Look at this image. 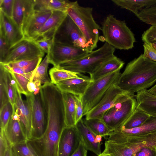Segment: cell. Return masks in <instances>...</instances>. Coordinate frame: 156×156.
Instances as JSON below:
<instances>
[{
	"mask_svg": "<svg viewBox=\"0 0 156 156\" xmlns=\"http://www.w3.org/2000/svg\"><path fill=\"white\" fill-rule=\"evenodd\" d=\"M156 83V62L142 54L127 64L116 84L123 91L135 95Z\"/></svg>",
	"mask_w": 156,
	"mask_h": 156,
	"instance_id": "6da1fadb",
	"label": "cell"
},
{
	"mask_svg": "<svg viewBox=\"0 0 156 156\" xmlns=\"http://www.w3.org/2000/svg\"><path fill=\"white\" fill-rule=\"evenodd\" d=\"M101 29L106 42L115 49L128 50L134 47V35L125 21L109 15L103 22Z\"/></svg>",
	"mask_w": 156,
	"mask_h": 156,
	"instance_id": "7a4b0ae2",
	"label": "cell"
},
{
	"mask_svg": "<svg viewBox=\"0 0 156 156\" xmlns=\"http://www.w3.org/2000/svg\"><path fill=\"white\" fill-rule=\"evenodd\" d=\"M115 49L105 42L100 48L84 56L62 63L57 67L74 73H87L90 75L105 62L115 55Z\"/></svg>",
	"mask_w": 156,
	"mask_h": 156,
	"instance_id": "3957f363",
	"label": "cell"
},
{
	"mask_svg": "<svg viewBox=\"0 0 156 156\" xmlns=\"http://www.w3.org/2000/svg\"><path fill=\"white\" fill-rule=\"evenodd\" d=\"M92 11V8L81 6L76 1L74 2L67 12L83 34L90 52L97 47L99 31L102 30L95 21Z\"/></svg>",
	"mask_w": 156,
	"mask_h": 156,
	"instance_id": "277c9868",
	"label": "cell"
},
{
	"mask_svg": "<svg viewBox=\"0 0 156 156\" xmlns=\"http://www.w3.org/2000/svg\"><path fill=\"white\" fill-rule=\"evenodd\" d=\"M136 108L135 95L126 92L101 119L112 131L121 128Z\"/></svg>",
	"mask_w": 156,
	"mask_h": 156,
	"instance_id": "5b68a950",
	"label": "cell"
},
{
	"mask_svg": "<svg viewBox=\"0 0 156 156\" xmlns=\"http://www.w3.org/2000/svg\"><path fill=\"white\" fill-rule=\"evenodd\" d=\"M121 73L120 70H118L92 81L90 84L81 96L83 116L98 104L111 86L117 84Z\"/></svg>",
	"mask_w": 156,
	"mask_h": 156,
	"instance_id": "8992f818",
	"label": "cell"
},
{
	"mask_svg": "<svg viewBox=\"0 0 156 156\" xmlns=\"http://www.w3.org/2000/svg\"><path fill=\"white\" fill-rule=\"evenodd\" d=\"M53 40L55 42L90 52L83 34L68 14L55 34Z\"/></svg>",
	"mask_w": 156,
	"mask_h": 156,
	"instance_id": "52a82bcc",
	"label": "cell"
},
{
	"mask_svg": "<svg viewBox=\"0 0 156 156\" xmlns=\"http://www.w3.org/2000/svg\"><path fill=\"white\" fill-rule=\"evenodd\" d=\"M44 53L34 41L24 38L9 48L2 63L42 58Z\"/></svg>",
	"mask_w": 156,
	"mask_h": 156,
	"instance_id": "ba28073f",
	"label": "cell"
},
{
	"mask_svg": "<svg viewBox=\"0 0 156 156\" xmlns=\"http://www.w3.org/2000/svg\"><path fill=\"white\" fill-rule=\"evenodd\" d=\"M31 96L32 130L29 139H34L41 137L45 132L47 126V119L41 91L37 94L32 93Z\"/></svg>",
	"mask_w": 156,
	"mask_h": 156,
	"instance_id": "9c48e42d",
	"label": "cell"
},
{
	"mask_svg": "<svg viewBox=\"0 0 156 156\" xmlns=\"http://www.w3.org/2000/svg\"><path fill=\"white\" fill-rule=\"evenodd\" d=\"M156 132V116H151L142 125L131 129L121 128L112 131L109 134L107 140L121 144L130 137L144 135Z\"/></svg>",
	"mask_w": 156,
	"mask_h": 156,
	"instance_id": "30bf717a",
	"label": "cell"
},
{
	"mask_svg": "<svg viewBox=\"0 0 156 156\" xmlns=\"http://www.w3.org/2000/svg\"><path fill=\"white\" fill-rule=\"evenodd\" d=\"M89 53L80 48L53 42L47 55L49 63L57 67L62 63L78 59Z\"/></svg>",
	"mask_w": 156,
	"mask_h": 156,
	"instance_id": "8fae6325",
	"label": "cell"
},
{
	"mask_svg": "<svg viewBox=\"0 0 156 156\" xmlns=\"http://www.w3.org/2000/svg\"><path fill=\"white\" fill-rule=\"evenodd\" d=\"M31 94L26 96V99L23 100L21 94L17 89L13 106L14 111L19 117L20 123L27 140L30 138L32 130Z\"/></svg>",
	"mask_w": 156,
	"mask_h": 156,
	"instance_id": "7c38bea8",
	"label": "cell"
},
{
	"mask_svg": "<svg viewBox=\"0 0 156 156\" xmlns=\"http://www.w3.org/2000/svg\"><path fill=\"white\" fill-rule=\"evenodd\" d=\"M116 84L111 86L98 104L85 115V119H101L105 113L116 103L125 93Z\"/></svg>",
	"mask_w": 156,
	"mask_h": 156,
	"instance_id": "4fadbf2b",
	"label": "cell"
},
{
	"mask_svg": "<svg viewBox=\"0 0 156 156\" xmlns=\"http://www.w3.org/2000/svg\"><path fill=\"white\" fill-rule=\"evenodd\" d=\"M81 139L75 125L66 127L59 140L58 156H71L79 147Z\"/></svg>",
	"mask_w": 156,
	"mask_h": 156,
	"instance_id": "5bb4252c",
	"label": "cell"
},
{
	"mask_svg": "<svg viewBox=\"0 0 156 156\" xmlns=\"http://www.w3.org/2000/svg\"><path fill=\"white\" fill-rule=\"evenodd\" d=\"M0 34L10 48L23 39V32L12 18L0 10Z\"/></svg>",
	"mask_w": 156,
	"mask_h": 156,
	"instance_id": "9a60e30c",
	"label": "cell"
},
{
	"mask_svg": "<svg viewBox=\"0 0 156 156\" xmlns=\"http://www.w3.org/2000/svg\"><path fill=\"white\" fill-rule=\"evenodd\" d=\"M52 13L51 11L34 10L22 29L24 38L34 41L37 39L40 30Z\"/></svg>",
	"mask_w": 156,
	"mask_h": 156,
	"instance_id": "2e32d148",
	"label": "cell"
},
{
	"mask_svg": "<svg viewBox=\"0 0 156 156\" xmlns=\"http://www.w3.org/2000/svg\"><path fill=\"white\" fill-rule=\"evenodd\" d=\"M92 82L90 78L82 74L79 77L63 80L55 85L62 92H68L76 96H82Z\"/></svg>",
	"mask_w": 156,
	"mask_h": 156,
	"instance_id": "e0dca14e",
	"label": "cell"
},
{
	"mask_svg": "<svg viewBox=\"0 0 156 156\" xmlns=\"http://www.w3.org/2000/svg\"><path fill=\"white\" fill-rule=\"evenodd\" d=\"M127 156H133L135 152L147 146L156 145V132L127 138L124 141Z\"/></svg>",
	"mask_w": 156,
	"mask_h": 156,
	"instance_id": "ac0fdd59",
	"label": "cell"
},
{
	"mask_svg": "<svg viewBox=\"0 0 156 156\" xmlns=\"http://www.w3.org/2000/svg\"><path fill=\"white\" fill-rule=\"evenodd\" d=\"M34 11L33 0H14L12 18L22 31L25 23Z\"/></svg>",
	"mask_w": 156,
	"mask_h": 156,
	"instance_id": "d6986e66",
	"label": "cell"
},
{
	"mask_svg": "<svg viewBox=\"0 0 156 156\" xmlns=\"http://www.w3.org/2000/svg\"><path fill=\"white\" fill-rule=\"evenodd\" d=\"M67 15L66 13L61 11L52 12L40 30L37 39L42 38L53 39L55 34Z\"/></svg>",
	"mask_w": 156,
	"mask_h": 156,
	"instance_id": "ffe728a7",
	"label": "cell"
},
{
	"mask_svg": "<svg viewBox=\"0 0 156 156\" xmlns=\"http://www.w3.org/2000/svg\"><path fill=\"white\" fill-rule=\"evenodd\" d=\"M4 130L6 137L11 146L27 140L20 123L19 117L14 110L10 120Z\"/></svg>",
	"mask_w": 156,
	"mask_h": 156,
	"instance_id": "44dd1931",
	"label": "cell"
},
{
	"mask_svg": "<svg viewBox=\"0 0 156 156\" xmlns=\"http://www.w3.org/2000/svg\"><path fill=\"white\" fill-rule=\"evenodd\" d=\"M76 127L80 136L81 140L87 151H90L97 156L101 153V145L102 143L95 141L96 135L94 134L84 123L82 119L78 121Z\"/></svg>",
	"mask_w": 156,
	"mask_h": 156,
	"instance_id": "7402d4cb",
	"label": "cell"
},
{
	"mask_svg": "<svg viewBox=\"0 0 156 156\" xmlns=\"http://www.w3.org/2000/svg\"><path fill=\"white\" fill-rule=\"evenodd\" d=\"M136 108L151 116H156V96L144 90L135 95Z\"/></svg>",
	"mask_w": 156,
	"mask_h": 156,
	"instance_id": "603a6c76",
	"label": "cell"
},
{
	"mask_svg": "<svg viewBox=\"0 0 156 156\" xmlns=\"http://www.w3.org/2000/svg\"><path fill=\"white\" fill-rule=\"evenodd\" d=\"M34 9L41 11H61L66 13L74 2L64 0H33Z\"/></svg>",
	"mask_w": 156,
	"mask_h": 156,
	"instance_id": "cb8c5ba5",
	"label": "cell"
},
{
	"mask_svg": "<svg viewBox=\"0 0 156 156\" xmlns=\"http://www.w3.org/2000/svg\"><path fill=\"white\" fill-rule=\"evenodd\" d=\"M124 63L121 59L114 55L105 62L95 72L90 75V80L94 81L111 73L120 70Z\"/></svg>",
	"mask_w": 156,
	"mask_h": 156,
	"instance_id": "d4e9b609",
	"label": "cell"
},
{
	"mask_svg": "<svg viewBox=\"0 0 156 156\" xmlns=\"http://www.w3.org/2000/svg\"><path fill=\"white\" fill-rule=\"evenodd\" d=\"M64 102L66 127L75 125L76 111L77 96L62 92Z\"/></svg>",
	"mask_w": 156,
	"mask_h": 156,
	"instance_id": "484cf974",
	"label": "cell"
},
{
	"mask_svg": "<svg viewBox=\"0 0 156 156\" xmlns=\"http://www.w3.org/2000/svg\"><path fill=\"white\" fill-rule=\"evenodd\" d=\"M116 5L129 10L136 16L142 9L156 5V0H112Z\"/></svg>",
	"mask_w": 156,
	"mask_h": 156,
	"instance_id": "4316f807",
	"label": "cell"
},
{
	"mask_svg": "<svg viewBox=\"0 0 156 156\" xmlns=\"http://www.w3.org/2000/svg\"><path fill=\"white\" fill-rule=\"evenodd\" d=\"M0 76L3 80L9 102L13 106L14 104L17 91L16 82L11 73L0 63Z\"/></svg>",
	"mask_w": 156,
	"mask_h": 156,
	"instance_id": "83f0119b",
	"label": "cell"
},
{
	"mask_svg": "<svg viewBox=\"0 0 156 156\" xmlns=\"http://www.w3.org/2000/svg\"><path fill=\"white\" fill-rule=\"evenodd\" d=\"M87 126L96 135H99L107 140L112 131L110 129L101 119L97 118L83 119Z\"/></svg>",
	"mask_w": 156,
	"mask_h": 156,
	"instance_id": "f1b7e54d",
	"label": "cell"
},
{
	"mask_svg": "<svg viewBox=\"0 0 156 156\" xmlns=\"http://www.w3.org/2000/svg\"><path fill=\"white\" fill-rule=\"evenodd\" d=\"M150 116L145 112L136 108L122 127L126 129L137 127L142 125Z\"/></svg>",
	"mask_w": 156,
	"mask_h": 156,
	"instance_id": "f546056e",
	"label": "cell"
},
{
	"mask_svg": "<svg viewBox=\"0 0 156 156\" xmlns=\"http://www.w3.org/2000/svg\"><path fill=\"white\" fill-rule=\"evenodd\" d=\"M49 63L48 55L47 54L37 68L31 81L34 82L39 81L41 84H44L51 83V79L49 77L47 72Z\"/></svg>",
	"mask_w": 156,
	"mask_h": 156,
	"instance_id": "4dcf8cb0",
	"label": "cell"
},
{
	"mask_svg": "<svg viewBox=\"0 0 156 156\" xmlns=\"http://www.w3.org/2000/svg\"><path fill=\"white\" fill-rule=\"evenodd\" d=\"M49 74L51 83L55 84L68 79L79 77L82 75L55 66L50 70Z\"/></svg>",
	"mask_w": 156,
	"mask_h": 156,
	"instance_id": "1f68e13d",
	"label": "cell"
},
{
	"mask_svg": "<svg viewBox=\"0 0 156 156\" xmlns=\"http://www.w3.org/2000/svg\"><path fill=\"white\" fill-rule=\"evenodd\" d=\"M42 58L38 57L30 60H25L10 62L7 64L10 66H15L23 69L25 73L33 76L37 68L40 64Z\"/></svg>",
	"mask_w": 156,
	"mask_h": 156,
	"instance_id": "d6a6232c",
	"label": "cell"
},
{
	"mask_svg": "<svg viewBox=\"0 0 156 156\" xmlns=\"http://www.w3.org/2000/svg\"><path fill=\"white\" fill-rule=\"evenodd\" d=\"M136 16L147 24L156 25V5L142 9Z\"/></svg>",
	"mask_w": 156,
	"mask_h": 156,
	"instance_id": "836d02e7",
	"label": "cell"
},
{
	"mask_svg": "<svg viewBox=\"0 0 156 156\" xmlns=\"http://www.w3.org/2000/svg\"><path fill=\"white\" fill-rule=\"evenodd\" d=\"M15 80L17 89L21 94H24L26 96L31 94L30 93L27 89V85L30 80L26 76L16 73L9 72Z\"/></svg>",
	"mask_w": 156,
	"mask_h": 156,
	"instance_id": "e575fe53",
	"label": "cell"
},
{
	"mask_svg": "<svg viewBox=\"0 0 156 156\" xmlns=\"http://www.w3.org/2000/svg\"><path fill=\"white\" fill-rule=\"evenodd\" d=\"M13 107L9 102L0 109V128L4 129L13 113Z\"/></svg>",
	"mask_w": 156,
	"mask_h": 156,
	"instance_id": "d590c367",
	"label": "cell"
},
{
	"mask_svg": "<svg viewBox=\"0 0 156 156\" xmlns=\"http://www.w3.org/2000/svg\"><path fill=\"white\" fill-rule=\"evenodd\" d=\"M26 141L11 146L13 156H37L30 148Z\"/></svg>",
	"mask_w": 156,
	"mask_h": 156,
	"instance_id": "8d00e7d4",
	"label": "cell"
},
{
	"mask_svg": "<svg viewBox=\"0 0 156 156\" xmlns=\"http://www.w3.org/2000/svg\"><path fill=\"white\" fill-rule=\"evenodd\" d=\"M141 39L144 43L150 45L156 43V25H151L143 33Z\"/></svg>",
	"mask_w": 156,
	"mask_h": 156,
	"instance_id": "74e56055",
	"label": "cell"
},
{
	"mask_svg": "<svg viewBox=\"0 0 156 156\" xmlns=\"http://www.w3.org/2000/svg\"><path fill=\"white\" fill-rule=\"evenodd\" d=\"M34 41L41 50L48 54L50 51L54 40L52 39L42 38Z\"/></svg>",
	"mask_w": 156,
	"mask_h": 156,
	"instance_id": "f35d334b",
	"label": "cell"
},
{
	"mask_svg": "<svg viewBox=\"0 0 156 156\" xmlns=\"http://www.w3.org/2000/svg\"><path fill=\"white\" fill-rule=\"evenodd\" d=\"M14 0H0V10L12 18Z\"/></svg>",
	"mask_w": 156,
	"mask_h": 156,
	"instance_id": "ab89813d",
	"label": "cell"
},
{
	"mask_svg": "<svg viewBox=\"0 0 156 156\" xmlns=\"http://www.w3.org/2000/svg\"><path fill=\"white\" fill-rule=\"evenodd\" d=\"M155 146L144 147L135 152L133 156H156Z\"/></svg>",
	"mask_w": 156,
	"mask_h": 156,
	"instance_id": "60d3db41",
	"label": "cell"
},
{
	"mask_svg": "<svg viewBox=\"0 0 156 156\" xmlns=\"http://www.w3.org/2000/svg\"><path fill=\"white\" fill-rule=\"evenodd\" d=\"M9 102L8 95L3 79L0 76V109Z\"/></svg>",
	"mask_w": 156,
	"mask_h": 156,
	"instance_id": "b9f144b4",
	"label": "cell"
},
{
	"mask_svg": "<svg viewBox=\"0 0 156 156\" xmlns=\"http://www.w3.org/2000/svg\"><path fill=\"white\" fill-rule=\"evenodd\" d=\"M11 145L5 135L4 129H1L0 133V156H4L7 149Z\"/></svg>",
	"mask_w": 156,
	"mask_h": 156,
	"instance_id": "7bdbcfd3",
	"label": "cell"
},
{
	"mask_svg": "<svg viewBox=\"0 0 156 156\" xmlns=\"http://www.w3.org/2000/svg\"><path fill=\"white\" fill-rule=\"evenodd\" d=\"M143 55L145 58L156 62V51L150 45L144 43Z\"/></svg>",
	"mask_w": 156,
	"mask_h": 156,
	"instance_id": "ee69618b",
	"label": "cell"
},
{
	"mask_svg": "<svg viewBox=\"0 0 156 156\" xmlns=\"http://www.w3.org/2000/svg\"><path fill=\"white\" fill-rule=\"evenodd\" d=\"M9 49L6 41L0 34V63L3 62Z\"/></svg>",
	"mask_w": 156,
	"mask_h": 156,
	"instance_id": "f6af8a7d",
	"label": "cell"
},
{
	"mask_svg": "<svg viewBox=\"0 0 156 156\" xmlns=\"http://www.w3.org/2000/svg\"><path fill=\"white\" fill-rule=\"evenodd\" d=\"M83 114V108L81 96H77L76 111V123L80 119H82Z\"/></svg>",
	"mask_w": 156,
	"mask_h": 156,
	"instance_id": "bcb514c9",
	"label": "cell"
},
{
	"mask_svg": "<svg viewBox=\"0 0 156 156\" xmlns=\"http://www.w3.org/2000/svg\"><path fill=\"white\" fill-rule=\"evenodd\" d=\"M87 151L81 141L77 149L71 156H87Z\"/></svg>",
	"mask_w": 156,
	"mask_h": 156,
	"instance_id": "7dc6e473",
	"label": "cell"
},
{
	"mask_svg": "<svg viewBox=\"0 0 156 156\" xmlns=\"http://www.w3.org/2000/svg\"><path fill=\"white\" fill-rule=\"evenodd\" d=\"M27 87L28 91L30 94L33 93L37 88L35 83L32 81L29 82Z\"/></svg>",
	"mask_w": 156,
	"mask_h": 156,
	"instance_id": "c3c4849f",
	"label": "cell"
},
{
	"mask_svg": "<svg viewBox=\"0 0 156 156\" xmlns=\"http://www.w3.org/2000/svg\"><path fill=\"white\" fill-rule=\"evenodd\" d=\"M147 90L151 94L156 96V83Z\"/></svg>",
	"mask_w": 156,
	"mask_h": 156,
	"instance_id": "681fc988",
	"label": "cell"
},
{
	"mask_svg": "<svg viewBox=\"0 0 156 156\" xmlns=\"http://www.w3.org/2000/svg\"><path fill=\"white\" fill-rule=\"evenodd\" d=\"M4 156H13L11 145L7 149Z\"/></svg>",
	"mask_w": 156,
	"mask_h": 156,
	"instance_id": "f907efd6",
	"label": "cell"
},
{
	"mask_svg": "<svg viewBox=\"0 0 156 156\" xmlns=\"http://www.w3.org/2000/svg\"><path fill=\"white\" fill-rule=\"evenodd\" d=\"M102 137L99 135H97L95 137V141H96L98 143H101V142L102 140Z\"/></svg>",
	"mask_w": 156,
	"mask_h": 156,
	"instance_id": "816d5d0a",
	"label": "cell"
},
{
	"mask_svg": "<svg viewBox=\"0 0 156 156\" xmlns=\"http://www.w3.org/2000/svg\"><path fill=\"white\" fill-rule=\"evenodd\" d=\"M97 156H114L112 154L103 152Z\"/></svg>",
	"mask_w": 156,
	"mask_h": 156,
	"instance_id": "f5cc1de1",
	"label": "cell"
},
{
	"mask_svg": "<svg viewBox=\"0 0 156 156\" xmlns=\"http://www.w3.org/2000/svg\"><path fill=\"white\" fill-rule=\"evenodd\" d=\"M150 45L156 51V43L151 44Z\"/></svg>",
	"mask_w": 156,
	"mask_h": 156,
	"instance_id": "db71d44e",
	"label": "cell"
},
{
	"mask_svg": "<svg viewBox=\"0 0 156 156\" xmlns=\"http://www.w3.org/2000/svg\"><path fill=\"white\" fill-rule=\"evenodd\" d=\"M155 146H156V145Z\"/></svg>",
	"mask_w": 156,
	"mask_h": 156,
	"instance_id": "11a10c76",
	"label": "cell"
}]
</instances>
